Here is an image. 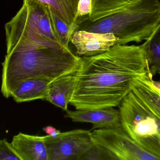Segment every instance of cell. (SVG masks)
<instances>
[{
    "mask_svg": "<svg viewBox=\"0 0 160 160\" xmlns=\"http://www.w3.org/2000/svg\"><path fill=\"white\" fill-rule=\"evenodd\" d=\"M150 74L160 73V23L150 37L143 43Z\"/></svg>",
    "mask_w": 160,
    "mask_h": 160,
    "instance_id": "obj_16",
    "label": "cell"
},
{
    "mask_svg": "<svg viewBox=\"0 0 160 160\" xmlns=\"http://www.w3.org/2000/svg\"><path fill=\"white\" fill-rule=\"evenodd\" d=\"M11 143L22 160H48L45 136L20 132L13 137Z\"/></svg>",
    "mask_w": 160,
    "mask_h": 160,
    "instance_id": "obj_11",
    "label": "cell"
},
{
    "mask_svg": "<svg viewBox=\"0 0 160 160\" xmlns=\"http://www.w3.org/2000/svg\"><path fill=\"white\" fill-rule=\"evenodd\" d=\"M150 73L135 79L131 91L141 103L160 121V93L152 83Z\"/></svg>",
    "mask_w": 160,
    "mask_h": 160,
    "instance_id": "obj_12",
    "label": "cell"
},
{
    "mask_svg": "<svg viewBox=\"0 0 160 160\" xmlns=\"http://www.w3.org/2000/svg\"><path fill=\"white\" fill-rule=\"evenodd\" d=\"M67 118L72 121L93 124V129L115 127L121 126L119 111L113 108L66 111Z\"/></svg>",
    "mask_w": 160,
    "mask_h": 160,
    "instance_id": "obj_9",
    "label": "cell"
},
{
    "mask_svg": "<svg viewBox=\"0 0 160 160\" xmlns=\"http://www.w3.org/2000/svg\"><path fill=\"white\" fill-rule=\"evenodd\" d=\"M120 124L126 132L160 160V121L131 91L120 102Z\"/></svg>",
    "mask_w": 160,
    "mask_h": 160,
    "instance_id": "obj_5",
    "label": "cell"
},
{
    "mask_svg": "<svg viewBox=\"0 0 160 160\" xmlns=\"http://www.w3.org/2000/svg\"><path fill=\"white\" fill-rule=\"evenodd\" d=\"M91 0H79L78 4L77 17L78 18L89 15L91 12Z\"/></svg>",
    "mask_w": 160,
    "mask_h": 160,
    "instance_id": "obj_20",
    "label": "cell"
},
{
    "mask_svg": "<svg viewBox=\"0 0 160 160\" xmlns=\"http://www.w3.org/2000/svg\"><path fill=\"white\" fill-rule=\"evenodd\" d=\"M160 23L159 0H137L120 11L95 21H91L88 15L79 17L74 33H111L118 39V44L126 45L147 40Z\"/></svg>",
    "mask_w": 160,
    "mask_h": 160,
    "instance_id": "obj_3",
    "label": "cell"
},
{
    "mask_svg": "<svg viewBox=\"0 0 160 160\" xmlns=\"http://www.w3.org/2000/svg\"><path fill=\"white\" fill-rule=\"evenodd\" d=\"M118 39L111 33L100 34L78 31L72 35L70 42L82 56H91L108 51L118 42Z\"/></svg>",
    "mask_w": 160,
    "mask_h": 160,
    "instance_id": "obj_8",
    "label": "cell"
},
{
    "mask_svg": "<svg viewBox=\"0 0 160 160\" xmlns=\"http://www.w3.org/2000/svg\"><path fill=\"white\" fill-rule=\"evenodd\" d=\"M50 16L56 37L60 43L66 47H69L72 35L67 24L61 19L56 11L48 6Z\"/></svg>",
    "mask_w": 160,
    "mask_h": 160,
    "instance_id": "obj_17",
    "label": "cell"
},
{
    "mask_svg": "<svg viewBox=\"0 0 160 160\" xmlns=\"http://www.w3.org/2000/svg\"><path fill=\"white\" fill-rule=\"evenodd\" d=\"M52 81L43 77L27 79L15 88L11 97L18 103L38 99L45 100L48 87Z\"/></svg>",
    "mask_w": 160,
    "mask_h": 160,
    "instance_id": "obj_13",
    "label": "cell"
},
{
    "mask_svg": "<svg viewBox=\"0 0 160 160\" xmlns=\"http://www.w3.org/2000/svg\"><path fill=\"white\" fill-rule=\"evenodd\" d=\"M29 1L40 3L53 8L68 26L72 36L78 18V7L79 0H23V2Z\"/></svg>",
    "mask_w": 160,
    "mask_h": 160,
    "instance_id": "obj_14",
    "label": "cell"
},
{
    "mask_svg": "<svg viewBox=\"0 0 160 160\" xmlns=\"http://www.w3.org/2000/svg\"><path fill=\"white\" fill-rule=\"evenodd\" d=\"M22 160L11 143L6 139L0 140V160Z\"/></svg>",
    "mask_w": 160,
    "mask_h": 160,
    "instance_id": "obj_19",
    "label": "cell"
},
{
    "mask_svg": "<svg viewBox=\"0 0 160 160\" xmlns=\"http://www.w3.org/2000/svg\"><path fill=\"white\" fill-rule=\"evenodd\" d=\"M43 131L48 135H50L52 137L57 136L61 133V132L60 130L56 129L51 126H47L43 128Z\"/></svg>",
    "mask_w": 160,
    "mask_h": 160,
    "instance_id": "obj_21",
    "label": "cell"
},
{
    "mask_svg": "<svg viewBox=\"0 0 160 160\" xmlns=\"http://www.w3.org/2000/svg\"><path fill=\"white\" fill-rule=\"evenodd\" d=\"M148 73L143 44L117 43L103 53L82 56L70 104L77 110L117 107L135 79Z\"/></svg>",
    "mask_w": 160,
    "mask_h": 160,
    "instance_id": "obj_1",
    "label": "cell"
},
{
    "mask_svg": "<svg viewBox=\"0 0 160 160\" xmlns=\"http://www.w3.org/2000/svg\"><path fill=\"white\" fill-rule=\"evenodd\" d=\"M80 160H112L111 155L103 147L93 142L92 146Z\"/></svg>",
    "mask_w": 160,
    "mask_h": 160,
    "instance_id": "obj_18",
    "label": "cell"
},
{
    "mask_svg": "<svg viewBox=\"0 0 160 160\" xmlns=\"http://www.w3.org/2000/svg\"><path fill=\"white\" fill-rule=\"evenodd\" d=\"M81 57L56 39L7 54L2 63L1 92L6 98L27 79L43 77L53 80L77 71Z\"/></svg>",
    "mask_w": 160,
    "mask_h": 160,
    "instance_id": "obj_2",
    "label": "cell"
},
{
    "mask_svg": "<svg viewBox=\"0 0 160 160\" xmlns=\"http://www.w3.org/2000/svg\"><path fill=\"white\" fill-rule=\"evenodd\" d=\"M48 160H78L93 144L90 131L75 130L45 136Z\"/></svg>",
    "mask_w": 160,
    "mask_h": 160,
    "instance_id": "obj_7",
    "label": "cell"
},
{
    "mask_svg": "<svg viewBox=\"0 0 160 160\" xmlns=\"http://www.w3.org/2000/svg\"><path fill=\"white\" fill-rule=\"evenodd\" d=\"M92 8L88 18L91 21L100 19L118 12L137 0H91Z\"/></svg>",
    "mask_w": 160,
    "mask_h": 160,
    "instance_id": "obj_15",
    "label": "cell"
},
{
    "mask_svg": "<svg viewBox=\"0 0 160 160\" xmlns=\"http://www.w3.org/2000/svg\"><path fill=\"white\" fill-rule=\"evenodd\" d=\"M5 30L7 54L29 48L48 37L58 39L48 6L32 1L23 2L15 17L5 24Z\"/></svg>",
    "mask_w": 160,
    "mask_h": 160,
    "instance_id": "obj_4",
    "label": "cell"
},
{
    "mask_svg": "<svg viewBox=\"0 0 160 160\" xmlns=\"http://www.w3.org/2000/svg\"><path fill=\"white\" fill-rule=\"evenodd\" d=\"M93 142L103 147L112 160H157L152 153L132 139L121 126L92 132Z\"/></svg>",
    "mask_w": 160,
    "mask_h": 160,
    "instance_id": "obj_6",
    "label": "cell"
},
{
    "mask_svg": "<svg viewBox=\"0 0 160 160\" xmlns=\"http://www.w3.org/2000/svg\"><path fill=\"white\" fill-rule=\"evenodd\" d=\"M78 70L52 81L45 100L65 111H68L76 86Z\"/></svg>",
    "mask_w": 160,
    "mask_h": 160,
    "instance_id": "obj_10",
    "label": "cell"
}]
</instances>
